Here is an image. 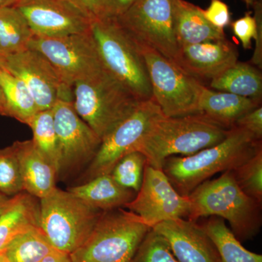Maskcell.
<instances>
[{
    "mask_svg": "<svg viewBox=\"0 0 262 262\" xmlns=\"http://www.w3.org/2000/svg\"><path fill=\"white\" fill-rule=\"evenodd\" d=\"M262 149L261 141L241 127H231L216 145L186 157L172 156L164 161L166 177L177 192L188 196L215 174L234 170Z\"/></svg>",
    "mask_w": 262,
    "mask_h": 262,
    "instance_id": "cell-1",
    "label": "cell"
},
{
    "mask_svg": "<svg viewBox=\"0 0 262 262\" xmlns=\"http://www.w3.org/2000/svg\"><path fill=\"white\" fill-rule=\"evenodd\" d=\"M229 130L203 113L164 116L155 122L136 151L146 157V164L162 169L170 157L190 156L216 145L227 137Z\"/></svg>",
    "mask_w": 262,
    "mask_h": 262,
    "instance_id": "cell-2",
    "label": "cell"
},
{
    "mask_svg": "<svg viewBox=\"0 0 262 262\" xmlns=\"http://www.w3.org/2000/svg\"><path fill=\"white\" fill-rule=\"evenodd\" d=\"M188 196L191 203L188 220L196 222L202 217H220L229 222L239 242L252 239L259 232L261 203L241 189L232 170L202 183Z\"/></svg>",
    "mask_w": 262,
    "mask_h": 262,
    "instance_id": "cell-3",
    "label": "cell"
},
{
    "mask_svg": "<svg viewBox=\"0 0 262 262\" xmlns=\"http://www.w3.org/2000/svg\"><path fill=\"white\" fill-rule=\"evenodd\" d=\"M134 212L103 211L89 237L71 253L73 262H131L151 230Z\"/></svg>",
    "mask_w": 262,
    "mask_h": 262,
    "instance_id": "cell-4",
    "label": "cell"
},
{
    "mask_svg": "<svg viewBox=\"0 0 262 262\" xmlns=\"http://www.w3.org/2000/svg\"><path fill=\"white\" fill-rule=\"evenodd\" d=\"M73 96L76 112L101 139L141 102L106 69L75 82Z\"/></svg>",
    "mask_w": 262,
    "mask_h": 262,
    "instance_id": "cell-5",
    "label": "cell"
},
{
    "mask_svg": "<svg viewBox=\"0 0 262 262\" xmlns=\"http://www.w3.org/2000/svg\"><path fill=\"white\" fill-rule=\"evenodd\" d=\"M91 31L108 72L139 101L153 99L144 58L117 19L105 17L93 20Z\"/></svg>",
    "mask_w": 262,
    "mask_h": 262,
    "instance_id": "cell-6",
    "label": "cell"
},
{
    "mask_svg": "<svg viewBox=\"0 0 262 262\" xmlns=\"http://www.w3.org/2000/svg\"><path fill=\"white\" fill-rule=\"evenodd\" d=\"M102 212L56 187L39 200V227L53 248L71 254L89 237Z\"/></svg>",
    "mask_w": 262,
    "mask_h": 262,
    "instance_id": "cell-7",
    "label": "cell"
},
{
    "mask_svg": "<svg viewBox=\"0 0 262 262\" xmlns=\"http://www.w3.org/2000/svg\"><path fill=\"white\" fill-rule=\"evenodd\" d=\"M145 61L153 100L164 116L201 113L200 98L205 85L171 60L143 45L136 44Z\"/></svg>",
    "mask_w": 262,
    "mask_h": 262,
    "instance_id": "cell-8",
    "label": "cell"
},
{
    "mask_svg": "<svg viewBox=\"0 0 262 262\" xmlns=\"http://www.w3.org/2000/svg\"><path fill=\"white\" fill-rule=\"evenodd\" d=\"M116 19L136 44L174 61L179 46L174 33L173 0H136Z\"/></svg>",
    "mask_w": 262,
    "mask_h": 262,
    "instance_id": "cell-9",
    "label": "cell"
},
{
    "mask_svg": "<svg viewBox=\"0 0 262 262\" xmlns=\"http://www.w3.org/2000/svg\"><path fill=\"white\" fill-rule=\"evenodd\" d=\"M163 117L154 100L141 101L126 118L101 139L99 149L82 177L84 182L111 173L119 160L136 151L146 134Z\"/></svg>",
    "mask_w": 262,
    "mask_h": 262,
    "instance_id": "cell-10",
    "label": "cell"
},
{
    "mask_svg": "<svg viewBox=\"0 0 262 262\" xmlns=\"http://www.w3.org/2000/svg\"><path fill=\"white\" fill-rule=\"evenodd\" d=\"M29 48L46 57L72 87L106 69L91 30L61 37L34 35Z\"/></svg>",
    "mask_w": 262,
    "mask_h": 262,
    "instance_id": "cell-11",
    "label": "cell"
},
{
    "mask_svg": "<svg viewBox=\"0 0 262 262\" xmlns=\"http://www.w3.org/2000/svg\"><path fill=\"white\" fill-rule=\"evenodd\" d=\"M0 65L23 81L39 111L51 110L58 101L73 102V87L39 52L29 48L0 58Z\"/></svg>",
    "mask_w": 262,
    "mask_h": 262,
    "instance_id": "cell-12",
    "label": "cell"
},
{
    "mask_svg": "<svg viewBox=\"0 0 262 262\" xmlns=\"http://www.w3.org/2000/svg\"><path fill=\"white\" fill-rule=\"evenodd\" d=\"M124 208L152 228L166 221L188 220L191 203L189 196L177 192L162 169L146 164L140 189Z\"/></svg>",
    "mask_w": 262,
    "mask_h": 262,
    "instance_id": "cell-13",
    "label": "cell"
},
{
    "mask_svg": "<svg viewBox=\"0 0 262 262\" xmlns=\"http://www.w3.org/2000/svg\"><path fill=\"white\" fill-rule=\"evenodd\" d=\"M52 110L59 149V177L91 163L101 139L79 116L73 102L57 101Z\"/></svg>",
    "mask_w": 262,
    "mask_h": 262,
    "instance_id": "cell-14",
    "label": "cell"
},
{
    "mask_svg": "<svg viewBox=\"0 0 262 262\" xmlns=\"http://www.w3.org/2000/svg\"><path fill=\"white\" fill-rule=\"evenodd\" d=\"M12 5L37 37H65L91 30L92 20L64 0H18Z\"/></svg>",
    "mask_w": 262,
    "mask_h": 262,
    "instance_id": "cell-15",
    "label": "cell"
},
{
    "mask_svg": "<svg viewBox=\"0 0 262 262\" xmlns=\"http://www.w3.org/2000/svg\"><path fill=\"white\" fill-rule=\"evenodd\" d=\"M238 52L226 38L179 47L174 63L198 80H213L237 63Z\"/></svg>",
    "mask_w": 262,
    "mask_h": 262,
    "instance_id": "cell-16",
    "label": "cell"
},
{
    "mask_svg": "<svg viewBox=\"0 0 262 262\" xmlns=\"http://www.w3.org/2000/svg\"><path fill=\"white\" fill-rule=\"evenodd\" d=\"M151 229L166 239L179 262H220L213 241L194 221H166Z\"/></svg>",
    "mask_w": 262,
    "mask_h": 262,
    "instance_id": "cell-17",
    "label": "cell"
},
{
    "mask_svg": "<svg viewBox=\"0 0 262 262\" xmlns=\"http://www.w3.org/2000/svg\"><path fill=\"white\" fill-rule=\"evenodd\" d=\"M12 145L20 165L24 192L40 200L56 188L54 167L34 146L32 140L17 141Z\"/></svg>",
    "mask_w": 262,
    "mask_h": 262,
    "instance_id": "cell-18",
    "label": "cell"
},
{
    "mask_svg": "<svg viewBox=\"0 0 262 262\" xmlns=\"http://www.w3.org/2000/svg\"><path fill=\"white\" fill-rule=\"evenodd\" d=\"M174 33L179 47L225 39V31L210 24L202 8L185 0H173Z\"/></svg>",
    "mask_w": 262,
    "mask_h": 262,
    "instance_id": "cell-19",
    "label": "cell"
},
{
    "mask_svg": "<svg viewBox=\"0 0 262 262\" xmlns=\"http://www.w3.org/2000/svg\"><path fill=\"white\" fill-rule=\"evenodd\" d=\"M67 190L89 206L101 211L125 207L136 194L134 191L119 185L111 174L95 177Z\"/></svg>",
    "mask_w": 262,
    "mask_h": 262,
    "instance_id": "cell-20",
    "label": "cell"
},
{
    "mask_svg": "<svg viewBox=\"0 0 262 262\" xmlns=\"http://www.w3.org/2000/svg\"><path fill=\"white\" fill-rule=\"evenodd\" d=\"M259 106L261 102L252 98L215 91L206 86L202 91L199 102L201 113L227 128L233 127L238 119Z\"/></svg>",
    "mask_w": 262,
    "mask_h": 262,
    "instance_id": "cell-21",
    "label": "cell"
},
{
    "mask_svg": "<svg viewBox=\"0 0 262 262\" xmlns=\"http://www.w3.org/2000/svg\"><path fill=\"white\" fill-rule=\"evenodd\" d=\"M23 192L14 196L9 208L0 215V252L15 236L25 229L39 226V201Z\"/></svg>",
    "mask_w": 262,
    "mask_h": 262,
    "instance_id": "cell-22",
    "label": "cell"
},
{
    "mask_svg": "<svg viewBox=\"0 0 262 262\" xmlns=\"http://www.w3.org/2000/svg\"><path fill=\"white\" fill-rule=\"evenodd\" d=\"M0 89L3 96V116L13 117L27 125L39 112L26 84L0 65Z\"/></svg>",
    "mask_w": 262,
    "mask_h": 262,
    "instance_id": "cell-23",
    "label": "cell"
},
{
    "mask_svg": "<svg viewBox=\"0 0 262 262\" xmlns=\"http://www.w3.org/2000/svg\"><path fill=\"white\" fill-rule=\"evenodd\" d=\"M211 89L225 91L261 102V70L250 63L238 62L211 80Z\"/></svg>",
    "mask_w": 262,
    "mask_h": 262,
    "instance_id": "cell-24",
    "label": "cell"
},
{
    "mask_svg": "<svg viewBox=\"0 0 262 262\" xmlns=\"http://www.w3.org/2000/svg\"><path fill=\"white\" fill-rule=\"evenodd\" d=\"M33 37L27 20L14 5L0 7V58L29 49Z\"/></svg>",
    "mask_w": 262,
    "mask_h": 262,
    "instance_id": "cell-25",
    "label": "cell"
},
{
    "mask_svg": "<svg viewBox=\"0 0 262 262\" xmlns=\"http://www.w3.org/2000/svg\"><path fill=\"white\" fill-rule=\"evenodd\" d=\"M201 226L215 245L220 262H262L261 255L246 249L223 219L210 216Z\"/></svg>",
    "mask_w": 262,
    "mask_h": 262,
    "instance_id": "cell-26",
    "label": "cell"
},
{
    "mask_svg": "<svg viewBox=\"0 0 262 262\" xmlns=\"http://www.w3.org/2000/svg\"><path fill=\"white\" fill-rule=\"evenodd\" d=\"M39 226H33L17 234L3 252L10 262H39L53 249Z\"/></svg>",
    "mask_w": 262,
    "mask_h": 262,
    "instance_id": "cell-27",
    "label": "cell"
},
{
    "mask_svg": "<svg viewBox=\"0 0 262 262\" xmlns=\"http://www.w3.org/2000/svg\"><path fill=\"white\" fill-rule=\"evenodd\" d=\"M27 125L33 132V143L36 148L54 167L58 174L59 149L55 128L53 110L39 111L31 119Z\"/></svg>",
    "mask_w": 262,
    "mask_h": 262,
    "instance_id": "cell-28",
    "label": "cell"
},
{
    "mask_svg": "<svg viewBox=\"0 0 262 262\" xmlns=\"http://www.w3.org/2000/svg\"><path fill=\"white\" fill-rule=\"evenodd\" d=\"M146 164V158L142 153L132 151L119 160L110 174L119 185L137 193L142 184Z\"/></svg>",
    "mask_w": 262,
    "mask_h": 262,
    "instance_id": "cell-29",
    "label": "cell"
},
{
    "mask_svg": "<svg viewBox=\"0 0 262 262\" xmlns=\"http://www.w3.org/2000/svg\"><path fill=\"white\" fill-rule=\"evenodd\" d=\"M234 179L247 195L262 202V149L232 170Z\"/></svg>",
    "mask_w": 262,
    "mask_h": 262,
    "instance_id": "cell-30",
    "label": "cell"
},
{
    "mask_svg": "<svg viewBox=\"0 0 262 262\" xmlns=\"http://www.w3.org/2000/svg\"><path fill=\"white\" fill-rule=\"evenodd\" d=\"M24 192L20 165L13 145L0 149V193L14 196Z\"/></svg>",
    "mask_w": 262,
    "mask_h": 262,
    "instance_id": "cell-31",
    "label": "cell"
},
{
    "mask_svg": "<svg viewBox=\"0 0 262 262\" xmlns=\"http://www.w3.org/2000/svg\"><path fill=\"white\" fill-rule=\"evenodd\" d=\"M131 262H179L168 243L152 229L146 234Z\"/></svg>",
    "mask_w": 262,
    "mask_h": 262,
    "instance_id": "cell-32",
    "label": "cell"
},
{
    "mask_svg": "<svg viewBox=\"0 0 262 262\" xmlns=\"http://www.w3.org/2000/svg\"><path fill=\"white\" fill-rule=\"evenodd\" d=\"M232 32L234 37L239 39L245 49L251 48V41L255 39L256 24L254 17L248 12L242 18L231 22Z\"/></svg>",
    "mask_w": 262,
    "mask_h": 262,
    "instance_id": "cell-33",
    "label": "cell"
},
{
    "mask_svg": "<svg viewBox=\"0 0 262 262\" xmlns=\"http://www.w3.org/2000/svg\"><path fill=\"white\" fill-rule=\"evenodd\" d=\"M206 20L215 28L222 29L231 24V14L229 7L222 0H211L206 10L202 9Z\"/></svg>",
    "mask_w": 262,
    "mask_h": 262,
    "instance_id": "cell-34",
    "label": "cell"
},
{
    "mask_svg": "<svg viewBox=\"0 0 262 262\" xmlns=\"http://www.w3.org/2000/svg\"><path fill=\"white\" fill-rule=\"evenodd\" d=\"M234 126L241 127L252 134L256 139H262V106L248 112L237 120Z\"/></svg>",
    "mask_w": 262,
    "mask_h": 262,
    "instance_id": "cell-35",
    "label": "cell"
},
{
    "mask_svg": "<svg viewBox=\"0 0 262 262\" xmlns=\"http://www.w3.org/2000/svg\"><path fill=\"white\" fill-rule=\"evenodd\" d=\"M253 17L256 20V32L255 37V48L253 51L251 64L262 69V3L261 0L253 5Z\"/></svg>",
    "mask_w": 262,
    "mask_h": 262,
    "instance_id": "cell-36",
    "label": "cell"
},
{
    "mask_svg": "<svg viewBox=\"0 0 262 262\" xmlns=\"http://www.w3.org/2000/svg\"><path fill=\"white\" fill-rule=\"evenodd\" d=\"M82 12L91 20L106 17L103 0H64Z\"/></svg>",
    "mask_w": 262,
    "mask_h": 262,
    "instance_id": "cell-37",
    "label": "cell"
},
{
    "mask_svg": "<svg viewBox=\"0 0 262 262\" xmlns=\"http://www.w3.org/2000/svg\"><path fill=\"white\" fill-rule=\"evenodd\" d=\"M136 0H103L106 17L116 18L123 14Z\"/></svg>",
    "mask_w": 262,
    "mask_h": 262,
    "instance_id": "cell-38",
    "label": "cell"
},
{
    "mask_svg": "<svg viewBox=\"0 0 262 262\" xmlns=\"http://www.w3.org/2000/svg\"><path fill=\"white\" fill-rule=\"evenodd\" d=\"M39 262H73L71 258L70 254L63 252V251H58L56 248L48 253L47 256Z\"/></svg>",
    "mask_w": 262,
    "mask_h": 262,
    "instance_id": "cell-39",
    "label": "cell"
},
{
    "mask_svg": "<svg viewBox=\"0 0 262 262\" xmlns=\"http://www.w3.org/2000/svg\"><path fill=\"white\" fill-rule=\"evenodd\" d=\"M13 199H14V196L10 198V196L0 193V215L9 208L10 205L13 203Z\"/></svg>",
    "mask_w": 262,
    "mask_h": 262,
    "instance_id": "cell-40",
    "label": "cell"
},
{
    "mask_svg": "<svg viewBox=\"0 0 262 262\" xmlns=\"http://www.w3.org/2000/svg\"><path fill=\"white\" fill-rule=\"evenodd\" d=\"M3 108H4V103H3V93L0 89V115H3Z\"/></svg>",
    "mask_w": 262,
    "mask_h": 262,
    "instance_id": "cell-41",
    "label": "cell"
},
{
    "mask_svg": "<svg viewBox=\"0 0 262 262\" xmlns=\"http://www.w3.org/2000/svg\"><path fill=\"white\" fill-rule=\"evenodd\" d=\"M248 7H252L255 3H257L259 0H243Z\"/></svg>",
    "mask_w": 262,
    "mask_h": 262,
    "instance_id": "cell-42",
    "label": "cell"
},
{
    "mask_svg": "<svg viewBox=\"0 0 262 262\" xmlns=\"http://www.w3.org/2000/svg\"><path fill=\"white\" fill-rule=\"evenodd\" d=\"M0 262H10L3 251L0 252Z\"/></svg>",
    "mask_w": 262,
    "mask_h": 262,
    "instance_id": "cell-43",
    "label": "cell"
},
{
    "mask_svg": "<svg viewBox=\"0 0 262 262\" xmlns=\"http://www.w3.org/2000/svg\"><path fill=\"white\" fill-rule=\"evenodd\" d=\"M8 0H0V7L5 6L8 4Z\"/></svg>",
    "mask_w": 262,
    "mask_h": 262,
    "instance_id": "cell-44",
    "label": "cell"
},
{
    "mask_svg": "<svg viewBox=\"0 0 262 262\" xmlns=\"http://www.w3.org/2000/svg\"><path fill=\"white\" fill-rule=\"evenodd\" d=\"M17 1H18V0H8V4H7V5H13L15 3H16Z\"/></svg>",
    "mask_w": 262,
    "mask_h": 262,
    "instance_id": "cell-45",
    "label": "cell"
}]
</instances>
